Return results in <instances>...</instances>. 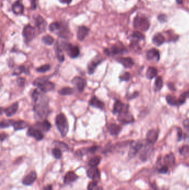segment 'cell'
<instances>
[{
    "mask_svg": "<svg viewBox=\"0 0 189 190\" xmlns=\"http://www.w3.org/2000/svg\"><path fill=\"white\" fill-rule=\"evenodd\" d=\"M32 97L34 101V111L37 117L40 120L44 119L49 114V100L37 90H34Z\"/></svg>",
    "mask_w": 189,
    "mask_h": 190,
    "instance_id": "obj_1",
    "label": "cell"
},
{
    "mask_svg": "<svg viewBox=\"0 0 189 190\" xmlns=\"http://www.w3.org/2000/svg\"><path fill=\"white\" fill-rule=\"evenodd\" d=\"M56 123L62 136L65 137L69 130V125L65 116L62 113L57 115L56 118Z\"/></svg>",
    "mask_w": 189,
    "mask_h": 190,
    "instance_id": "obj_2",
    "label": "cell"
},
{
    "mask_svg": "<svg viewBox=\"0 0 189 190\" xmlns=\"http://www.w3.org/2000/svg\"><path fill=\"white\" fill-rule=\"evenodd\" d=\"M129 105L124 104V106L121 112L119 114L118 120L120 123L127 124L133 123L134 121V118L133 115L129 112Z\"/></svg>",
    "mask_w": 189,
    "mask_h": 190,
    "instance_id": "obj_3",
    "label": "cell"
},
{
    "mask_svg": "<svg viewBox=\"0 0 189 190\" xmlns=\"http://www.w3.org/2000/svg\"><path fill=\"white\" fill-rule=\"evenodd\" d=\"M133 25L135 29L142 31H146L150 27V23L148 19L142 16L135 17L134 19Z\"/></svg>",
    "mask_w": 189,
    "mask_h": 190,
    "instance_id": "obj_4",
    "label": "cell"
},
{
    "mask_svg": "<svg viewBox=\"0 0 189 190\" xmlns=\"http://www.w3.org/2000/svg\"><path fill=\"white\" fill-rule=\"evenodd\" d=\"M62 48L67 53L68 56L72 58H77L79 55V49L77 46H74L70 43H63Z\"/></svg>",
    "mask_w": 189,
    "mask_h": 190,
    "instance_id": "obj_5",
    "label": "cell"
},
{
    "mask_svg": "<svg viewBox=\"0 0 189 190\" xmlns=\"http://www.w3.org/2000/svg\"><path fill=\"white\" fill-rule=\"evenodd\" d=\"M104 53L108 56L116 55H121L126 52V50L123 46L115 44L110 49H106L104 51Z\"/></svg>",
    "mask_w": 189,
    "mask_h": 190,
    "instance_id": "obj_6",
    "label": "cell"
},
{
    "mask_svg": "<svg viewBox=\"0 0 189 190\" xmlns=\"http://www.w3.org/2000/svg\"><path fill=\"white\" fill-rule=\"evenodd\" d=\"M22 35L26 42H29L36 36V30L32 26L27 25L24 28Z\"/></svg>",
    "mask_w": 189,
    "mask_h": 190,
    "instance_id": "obj_7",
    "label": "cell"
},
{
    "mask_svg": "<svg viewBox=\"0 0 189 190\" xmlns=\"http://www.w3.org/2000/svg\"><path fill=\"white\" fill-rule=\"evenodd\" d=\"M143 146V143L141 142H132L130 143V148L128 154L130 158H133L136 156L140 150H142Z\"/></svg>",
    "mask_w": 189,
    "mask_h": 190,
    "instance_id": "obj_8",
    "label": "cell"
},
{
    "mask_svg": "<svg viewBox=\"0 0 189 190\" xmlns=\"http://www.w3.org/2000/svg\"><path fill=\"white\" fill-rule=\"evenodd\" d=\"M72 82L79 92H83L87 85L86 80L80 77H75L73 79Z\"/></svg>",
    "mask_w": 189,
    "mask_h": 190,
    "instance_id": "obj_9",
    "label": "cell"
},
{
    "mask_svg": "<svg viewBox=\"0 0 189 190\" xmlns=\"http://www.w3.org/2000/svg\"><path fill=\"white\" fill-rule=\"evenodd\" d=\"M27 134L29 136L34 137L37 141L42 140L43 138V135L41 131L35 127L29 128L27 131Z\"/></svg>",
    "mask_w": 189,
    "mask_h": 190,
    "instance_id": "obj_10",
    "label": "cell"
},
{
    "mask_svg": "<svg viewBox=\"0 0 189 190\" xmlns=\"http://www.w3.org/2000/svg\"><path fill=\"white\" fill-rule=\"evenodd\" d=\"M102 61V58L97 56L92 60L88 65V72L89 75L93 74L96 70L97 66L99 65Z\"/></svg>",
    "mask_w": 189,
    "mask_h": 190,
    "instance_id": "obj_11",
    "label": "cell"
},
{
    "mask_svg": "<svg viewBox=\"0 0 189 190\" xmlns=\"http://www.w3.org/2000/svg\"><path fill=\"white\" fill-rule=\"evenodd\" d=\"M37 87L40 89V90L42 92L46 93V92H48L53 90V89H55V85L54 83L48 80V81H44L43 82L39 84Z\"/></svg>",
    "mask_w": 189,
    "mask_h": 190,
    "instance_id": "obj_12",
    "label": "cell"
},
{
    "mask_svg": "<svg viewBox=\"0 0 189 190\" xmlns=\"http://www.w3.org/2000/svg\"><path fill=\"white\" fill-rule=\"evenodd\" d=\"M37 176L36 172L32 171L24 177V179L22 180V183L26 186H30L34 183V182L37 179Z\"/></svg>",
    "mask_w": 189,
    "mask_h": 190,
    "instance_id": "obj_13",
    "label": "cell"
},
{
    "mask_svg": "<svg viewBox=\"0 0 189 190\" xmlns=\"http://www.w3.org/2000/svg\"><path fill=\"white\" fill-rule=\"evenodd\" d=\"M35 21H36V25L39 32L42 33L44 32L47 25V23L44 19L42 18L41 16H38L35 19Z\"/></svg>",
    "mask_w": 189,
    "mask_h": 190,
    "instance_id": "obj_14",
    "label": "cell"
},
{
    "mask_svg": "<svg viewBox=\"0 0 189 190\" xmlns=\"http://www.w3.org/2000/svg\"><path fill=\"white\" fill-rule=\"evenodd\" d=\"M89 30L85 26H80L77 31V39L79 41H82L88 36Z\"/></svg>",
    "mask_w": 189,
    "mask_h": 190,
    "instance_id": "obj_15",
    "label": "cell"
},
{
    "mask_svg": "<svg viewBox=\"0 0 189 190\" xmlns=\"http://www.w3.org/2000/svg\"><path fill=\"white\" fill-rule=\"evenodd\" d=\"M146 58L149 61L156 60L158 61L160 58V53L159 51L156 49H152L149 50L146 53Z\"/></svg>",
    "mask_w": 189,
    "mask_h": 190,
    "instance_id": "obj_16",
    "label": "cell"
},
{
    "mask_svg": "<svg viewBox=\"0 0 189 190\" xmlns=\"http://www.w3.org/2000/svg\"><path fill=\"white\" fill-rule=\"evenodd\" d=\"M118 63L127 68L132 67L134 65V61L130 58H119L117 59Z\"/></svg>",
    "mask_w": 189,
    "mask_h": 190,
    "instance_id": "obj_17",
    "label": "cell"
},
{
    "mask_svg": "<svg viewBox=\"0 0 189 190\" xmlns=\"http://www.w3.org/2000/svg\"><path fill=\"white\" fill-rule=\"evenodd\" d=\"M158 138V133L156 131L151 130L149 131L146 135V140L149 143L154 144L157 141Z\"/></svg>",
    "mask_w": 189,
    "mask_h": 190,
    "instance_id": "obj_18",
    "label": "cell"
},
{
    "mask_svg": "<svg viewBox=\"0 0 189 190\" xmlns=\"http://www.w3.org/2000/svg\"><path fill=\"white\" fill-rule=\"evenodd\" d=\"M164 163L166 166L168 167V168L173 167L175 164V157L173 154L170 153L166 155L164 158Z\"/></svg>",
    "mask_w": 189,
    "mask_h": 190,
    "instance_id": "obj_19",
    "label": "cell"
},
{
    "mask_svg": "<svg viewBox=\"0 0 189 190\" xmlns=\"http://www.w3.org/2000/svg\"><path fill=\"white\" fill-rule=\"evenodd\" d=\"M88 177L94 180H98L100 178V172L97 167H91L87 172Z\"/></svg>",
    "mask_w": 189,
    "mask_h": 190,
    "instance_id": "obj_20",
    "label": "cell"
},
{
    "mask_svg": "<svg viewBox=\"0 0 189 190\" xmlns=\"http://www.w3.org/2000/svg\"><path fill=\"white\" fill-rule=\"evenodd\" d=\"M12 11L16 15H20L24 12V6L21 1L17 0L12 5Z\"/></svg>",
    "mask_w": 189,
    "mask_h": 190,
    "instance_id": "obj_21",
    "label": "cell"
},
{
    "mask_svg": "<svg viewBox=\"0 0 189 190\" xmlns=\"http://www.w3.org/2000/svg\"><path fill=\"white\" fill-rule=\"evenodd\" d=\"M35 127L43 132H48L51 128V123L47 121L44 120L42 123H38L35 125Z\"/></svg>",
    "mask_w": 189,
    "mask_h": 190,
    "instance_id": "obj_22",
    "label": "cell"
},
{
    "mask_svg": "<svg viewBox=\"0 0 189 190\" xmlns=\"http://www.w3.org/2000/svg\"><path fill=\"white\" fill-rule=\"evenodd\" d=\"M18 104L16 102L12 104L10 107H7L4 110V112L7 117H11L15 115L18 109Z\"/></svg>",
    "mask_w": 189,
    "mask_h": 190,
    "instance_id": "obj_23",
    "label": "cell"
},
{
    "mask_svg": "<svg viewBox=\"0 0 189 190\" xmlns=\"http://www.w3.org/2000/svg\"><path fill=\"white\" fill-rule=\"evenodd\" d=\"M108 130L111 135L117 136L122 130V127L116 123H111L109 125Z\"/></svg>",
    "mask_w": 189,
    "mask_h": 190,
    "instance_id": "obj_24",
    "label": "cell"
},
{
    "mask_svg": "<svg viewBox=\"0 0 189 190\" xmlns=\"http://www.w3.org/2000/svg\"><path fill=\"white\" fill-rule=\"evenodd\" d=\"M89 104L93 107L98 108L99 109H103L104 107V104L103 102L101 101L96 96H93L91 99L89 101Z\"/></svg>",
    "mask_w": 189,
    "mask_h": 190,
    "instance_id": "obj_25",
    "label": "cell"
},
{
    "mask_svg": "<svg viewBox=\"0 0 189 190\" xmlns=\"http://www.w3.org/2000/svg\"><path fill=\"white\" fill-rule=\"evenodd\" d=\"M78 176L75 174V173L73 171H70L67 172L65 175V178H64V182L66 184L70 183L71 182L75 181V180H77Z\"/></svg>",
    "mask_w": 189,
    "mask_h": 190,
    "instance_id": "obj_26",
    "label": "cell"
},
{
    "mask_svg": "<svg viewBox=\"0 0 189 190\" xmlns=\"http://www.w3.org/2000/svg\"><path fill=\"white\" fill-rule=\"evenodd\" d=\"M165 37H164L162 34H156L154 36L153 39V42L154 44L157 46H160L161 44H163L165 42Z\"/></svg>",
    "mask_w": 189,
    "mask_h": 190,
    "instance_id": "obj_27",
    "label": "cell"
},
{
    "mask_svg": "<svg viewBox=\"0 0 189 190\" xmlns=\"http://www.w3.org/2000/svg\"><path fill=\"white\" fill-rule=\"evenodd\" d=\"M28 126H29L28 123L25 121H21V120L15 121L13 125L14 130L15 131L21 130L22 129H25Z\"/></svg>",
    "mask_w": 189,
    "mask_h": 190,
    "instance_id": "obj_28",
    "label": "cell"
},
{
    "mask_svg": "<svg viewBox=\"0 0 189 190\" xmlns=\"http://www.w3.org/2000/svg\"><path fill=\"white\" fill-rule=\"evenodd\" d=\"M55 51H56V54L57 56V58L60 62L62 63L65 61V56L63 53L62 49L60 47L58 44H57L55 47Z\"/></svg>",
    "mask_w": 189,
    "mask_h": 190,
    "instance_id": "obj_29",
    "label": "cell"
},
{
    "mask_svg": "<svg viewBox=\"0 0 189 190\" xmlns=\"http://www.w3.org/2000/svg\"><path fill=\"white\" fill-rule=\"evenodd\" d=\"M158 71L155 68L153 67H148L146 73V77L148 79L151 80L153 78L157 76Z\"/></svg>",
    "mask_w": 189,
    "mask_h": 190,
    "instance_id": "obj_30",
    "label": "cell"
},
{
    "mask_svg": "<svg viewBox=\"0 0 189 190\" xmlns=\"http://www.w3.org/2000/svg\"><path fill=\"white\" fill-rule=\"evenodd\" d=\"M123 106H124V104H122V102L119 100H117L114 104L113 110V114H119L120 112H121V111L123 108Z\"/></svg>",
    "mask_w": 189,
    "mask_h": 190,
    "instance_id": "obj_31",
    "label": "cell"
},
{
    "mask_svg": "<svg viewBox=\"0 0 189 190\" xmlns=\"http://www.w3.org/2000/svg\"><path fill=\"white\" fill-rule=\"evenodd\" d=\"M163 86V79L160 76H159L157 78H156L155 83H154V90L155 91H159L160 90L161 88Z\"/></svg>",
    "mask_w": 189,
    "mask_h": 190,
    "instance_id": "obj_32",
    "label": "cell"
},
{
    "mask_svg": "<svg viewBox=\"0 0 189 190\" xmlns=\"http://www.w3.org/2000/svg\"><path fill=\"white\" fill-rule=\"evenodd\" d=\"M74 93V90L70 87H64L58 91V94L61 95H71Z\"/></svg>",
    "mask_w": 189,
    "mask_h": 190,
    "instance_id": "obj_33",
    "label": "cell"
},
{
    "mask_svg": "<svg viewBox=\"0 0 189 190\" xmlns=\"http://www.w3.org/2000/svg\"><path fill=\"white\" fill-rule=\"evenodd\" d=\"M150 151V147L148 145H146L144 146V148L142 150V151L141 152L140 154V159L144 161H146L147 159V156H148V153Z\"/></svg>",
    "mask_w": 189,
    "mask_h": 190,
    "instance_id": "obj_34",
    "label": "cell"
},
{
    "mask_svg": "<svg viewBox=\"0 0 189 190\" xmlns=\"http://www.w3.org/2000/svg\"><path fill=\"white\" fill-rule=\"evenodd\" d=\"M101 160V158L100 157H94L89 160L88 164L91 167H96L99 164Z\"/></svg>",
    "mask_w": 189,
    "mask_h": 190,
    "instance_id": "obj_35",
    "label": "cell"
},
{
    "mask_svg": "<svg viewBox=\"0 0 189 190\" xmlns=\"http://www.w3.org/2000/svg\"><path fill=\"white\" fill-rule=\"evenodd\" d=\"M166 99V101L170 105L178 106V99H177L175 97L168 95L167 96Z\"/></svg>",
    "mask_w": 189,
    "mask_h": 190,
    "instance_id": "obj_36",
    "label": "cell"
},
{
    "mask_svg": "<svg viewBox=\"0 0 189 190\" xmlns=\"http://www.w3.org/2000/svg\"><path fill=\"white\" fill-rule=\"evenodd\" d=\"M179 152L181 155L185 157H189V146L185 145L179 150Z\"/></svg>",
    "mask_w": 189,
    "mask_h": 190,
    "instance_id": "obj_37",
    "label": "cell"
},
{
    "mask_svg": "<svg viewBox=\"0 0 189 190\" xmlns=\"http://www.w3.org/2000/svg\"><path fill=\"white\" fill-rule=\"evenodd\" d=\"M42 42L44 43V44L49 45V46L52 45L54 42V39L50 35L44 36L42 37Z\"/></svg>",
    "mask_w": 189,
    "mask_h": 190,
    "instance_id": "obj_38",
    "label": "cell"
},
{
    "mask_svg": "<svg viewBox=\"0 0 189 190\" xmlns=\"http://www.w3.org/2000/svg\"><path fill=\"white\" fill-rule=\"evenodd\" d=\"M187 98L189 99V91H187L181 94L178 99V106L183 104Z\"/></svg>",
    "mask_w": 189,
    "mask_h": 190,
    "instance_id": "obj_39",
    "label": "cell"
},
{
    "mask_svg": "<svg viewBox=\"0 0 189 190\" xmlns=\"http://www.w3.org/2000/svg\"><path fill=\"white\" fill-rule=\"evenodd\" d=\"M15 121L13 120H2L1 122V127L3 128L8 127L10 126H13Z\"/></svg>",
    "mask_w": 189,
    "mask_h": 190,
    "instance_id": "obj_40",
    "label": "cell"
},
{
    "mask_svg": "<svg viewBox=\"0 0 189 190\" xmlns=\"http://www.w3.org/2000/svg\"><path fill=\"white\" fill-rule=\"evenodd\" d=\"M52 154L55 159H60L62 156L61 150L58 147H56L52 150Z\"/></svg>",
    "mask_w": 189,
    "mask_h": 190,
    "instance_id": "obj_41",
    "label": "cell"
},
{
    "mask_svg": "<svg viewBox=\"0 0 189 190\" xmlns=\"http://www.w3.org/2000/svg\"><path fill=\"white\" fill-rule=\"evenodd\" d=\"M61 28V25L58 22H53L49 25V30L51 32L56 31Z\"/></svg>",
    "mask_w": 189,
    "mask_h": 190,
    "instance_id": "obj_42",
    "label": "cell"
},
{
    "mask_svg": "<svg viewBox=\"0 0 189 190\" xmlns=\"http://www.w3.org/2000/svg\"><path fill=\"white\" fill-rule=\"evenodd\" d=\"M132 37L134 39H137V40H142L145 38L144 36L141 32L139 31L134 32L132 34Z\"/></svg>",
    "mask_w": 189,
    "mask_h": 190,
    "instance_id": "obj_43",
    "label": "cell"
},
{
    "mask_svg": "<svg viewBox=\"0 0 189 190\" xmlns=\"http://www.w3.org/2000/svg\"><path fill=\"white\" fill-rule=\"evenodd\" d=\"M49 69H50V65L48 64H46V65H42L41 67L37 68L36 70L37 72H39L41 73H44L49 70Z\"/></svg>",
    "mask_w": 189,
    "mask_h": 190,
    "instance_id": "obj_44",
    "label": "cell"
},
{
    "mask_svg": "<svg viewBox=\"0 0 189 190\" xmlns=\"http://www.w3.org/2000/svg\"><path fill=\"white\" fill-rule=\"evenodd\" d=\"M26 68L24 66H20L18 67L17 68L15 69V70L13 72V75H19L22 73H23L24 72H25Z\"/></svg>",
    "mask_w": 189,
    "mask_h": 190,
    "instance_id": "obj_45",
    "label": "cell"
},
{
    "mask_svg": "<svg viewBox=\"0 0 189 190\" xmlns=\"http://www.w3.org/2000/svg\"><path fill=\"white\" fill-rule=\"evenodd\" d=\"M55 145L56 146H58L57 147L59 148L60 149H62L63 150H67L68 149V146L65 143H63V142H55Z\"/></svg>",
    "mask_w": 189,
    "mask_h": 190,
    "instance_id": "obj_46",
    "label": "cell"
},
{
    "mask_svg": "<svg viewBox=\"0 0 189 190\" xmlns=\"http://www.w3.org/2000/svg\"><path fill=\"white\" fill-rule=\"evenodd\" d=\"M97 184H98L97 181L96 180H94L88 184L87 189L88 190H94L96 189Z\"/></svg>",
    "mask_w": 189,
    "mask_h": 190,
    "instance_id": "obj_47",
    "label": "cell"
},
{
    "mask_svg": "<svg viewBox=\"0 0 189 190\" xmlns=\"http://www.w3.org/2000/svg\"><path fill=\"white\" fill-rule=\"evenodd\" d=\"M130 75L129 72H125L124 74L119 77L120 80L122 81H128L129 80Z\"/></svg>",
    "mask_w": 189,
    "mask_h": 190,
    "instance_id": "obj_48",
    "label": "cell"
},
{
    "mask_svg": "<svg viewBox=\"0 0 189 190\" xmlns=\"http://www.w3.org/2000/svg\"><path fill=\"white\" fill-rule=\"evenodd\" d=\"M158 171L160 174H166L168 171V167L164 165L160 168H158Z\"/></svg>",
    "mask_w": 189,
    "mask_h": 190,
    "instance_id": "obj_49",
    "label": "cell"
},
{
    "mask_svg": "<svg viewBox=\"0 0 189 190\" xmlns=\"http://www.w3.org/2000/svg\"><path fill=\"white\" fill-rule=\"evenodd\" d=\"M17 83L18 86L23 87L25 85V83H26V79L20 77V78H18L17 80Z\"/></svg>",
    "mask_w": 189,
    "mask_h": 190,
    "instance_id": "obj_50",
    "label": "cell"
},
{
    "mask_svg": "<svg viewBox=\"0 0 189 190\" xmlns=\"http://www.w3.org/2000/svg\"><path fill=\"white\" fill-rule=\"evenodd\" d=\"M158 19L159 21L161 22H165L166 20H167V18H166V16L164 14H161L159 15L158 17Z\"/></svg>",
    "mask_w": 189,
    "mask_h": 190,
    "instance_id": "obj_51",
    "label": "cell"
},
{
    "mask_svg": "<svg viewBox=\"0 0 189 190\" xmlns=\"http://www.w3.org/2000/svg\"><path fill=\"white\" fill-rule=\"evenodd\" d=\"M177 132H178V141H181L182 137V132L181 128H177Z\"/></svg>",
    "mask_w": 189,
    "mask_h": 190,
    "instance_id": "obj_52",
    "label": "cell"
},
{
    "mask_svg": "<svg viewBox=\"0 0 189 190\" xmlns=\"http://www.w3.org/2000/svg\"><path fill=\"white\" fill-rule=\"evenodd\" d=\"M182 125L185 128H186L187 130H189V118H187L184 120L182 123Z\"/></svg>",
    "mask_w": 189,
    "mask_h": 190,
    "instance_id": "obj_53",
    "label": "cell"
},
{
    "mask_svg": "<svg viewBox=\"0 0 189 190\" xmlns=\"http://www.w3.org/2000/svg\"><path fill=\"white\" fill-rule=\"evenodd\" d=\"M98 146H92V147H91L88 149V152H90V153H92V154H93L98 150Z\"/></svg>",
    "mask_w": 189,
    "mask_h": 190,
    "instance_id": "obj_54",
    "label": "cell"
},
{
    "mask_svg": "<svg viewBox=\"0 0 189 190\" xmlns=\"http://www.w3.org/2000/svg\"><path fill=\"white\" fill-rule=\"evenodd\" d=\"M7 135L5 133H2L1 134V141H3L4 140H5L6 138H7Z\"/></svg>",
    "mask_w": 189,
    "mask_h": 190,
    "instance_id": "obj_55",
    "label": "cell"
},
{
    "mask_svg": "<svg viewBox=\"0 0 189 190\" xmlns=\"http://www.w3.org/2000/svg\"><path fill=\"white\" fill-rule=\"evenodd\" d=\"M31 8L32 10H35L36 8V3L35 0H32L31 2Z\"/></svg>",
    "mask_w": 189,
    "mask_h": 190,
    "instance_id": "obj_56",
    "label": "cell"
},
{
    "mask_svg": "<svg viewBox=\"0 0 189 190\" xmlns=\"http://www.w3.org/2000/svg\"><path fill=\"white\" fill-rule=\"evenodd\" d=\"M59 1L60 2L65 3V4H70L72 2V0H59Z\"/></svg>",
    "mask_w": 189,
    "mask_h": 190,
    "instance_id": "obj_57",
    "label": "cell"
},
{
    "mask_svg": "<svg viewBox=\"0 0 189 190\" xmlns=\"http://www.w3.org/2000/svg\"><path fill=\"white\" fill-rule=\"evenodd\" d=\"M43 190H52V186L51 185H48L46 187H44Z\"/></svg>",
    "mask_w": 189,
    "mask_h": 190,
    "instance_id": "obj_58",
    "label": "cell"
},
{
    "mask_svg": "<svg viewBox=\"0 0 189 190\" xmlns=\"http://www.w3.org/2000/svg\"><path fill=\"white\" fill-rule=\"evenodd\" d=\"M176 2L177 3H178V4H180V5H181L182 2H183V1L182 0H176Z\"/></svg>",
    "mask_w": 189,
    "mask_h": 190,
    "instance_id": "obj_59",
    "label": "cell"
},
{
    "mask_svg": "<svg viewBox=\"0 0 189 190\" xmlns=\"http://www.w3.org/2000/svg\"><path fill=\"white\" fill-rule=\"evenodd\" d=\"M94 190H103V188L101 187H98V188H96V189Z\"/></svg>",
    "mask_w": 189,
    "mask_h": 190,
    "instance_id": "obj_60",
    "label": "cell"
}]
</instances>
